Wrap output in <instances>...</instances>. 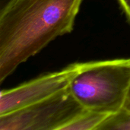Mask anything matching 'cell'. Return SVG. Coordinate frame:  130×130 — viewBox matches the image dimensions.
I'll return each instance as SVG.
<instances>
[{"label":"cell","mask_w":130,"mask_h":130,"mask_svg":"<svg viewBox=\"0 0 130 130\" xmlns=\"http://www.w3.org/2000/svg\"><path fill=\"white\" fill-rule=\"evenodd\" d=\"M83 0H8L0 11V82L69 34Z\"/></svg>","instance_id":"cell-1"},{"label":"cell","mask_w":130,"mask_h":130,"mask_svg":"<svg viewBox=\"0 0 130 130\" xmlns=\"http://www.w3.org/2000/svg\"><path fill=\"white\" fill-rule=\"evenodd\" d=\"M69 89L85 110L107 115L120 112L130 89V58L81 62Z\"/></svg>","instance_id":"cell-2"},{"label":"cell","mask_w":130,"mask_h":130,"mask_svg":"<svg viewBox=\"0 0 130 130\" xmlns=\"http://www.w3.org/2000/svg\"><path fill=\"white\" fill-rule=\"evenodd\" d=\"M85 110L67 88L40 102L0 116V130H62Z\"/></svg>","instance_id":"cell-3"},{"label":"cell","mask_w":130,"mask_h":130,"mask_svg":"<svg viewBox=\"0 0 130 130\" xmlns=\"http://www.w3.org/2000/svg\"><path fill=\"white\" fill-rule=\"evenodd\" d=\"M81 63L76 62L50 73L40 75L15 88L0 93V116L21 110L69 88L79 72Z\"/></svg>","instance_id":"cell-4"},{"label":"cell","mask_w":130,"mask_h":130,"mask_svg":"<svg viewBox=\"0 0 130 130\" xmlns=\"http://www.w3.org/2000/svg\"><path fill=\"white\" fill-rule=\"evenodd\" d=\"M110 115L85 110L75 119L64 126L62 130H97L98 127Z\"/></svg>","instance_id":"cell-5"},{"label":"cell","mask_w":130,"mask_h":130,"mask_svg":"<svg viewBox=\"0 0 130 130\" xmlns=\"http://www.w3.org/2000/svg\"><path fill=\"white\" fill-rule=\"evenodd\" d=\"M97 130H130V110L123 108L120 112L110 115Z\"/></svg>","instance_id":"cell-6"},{"label":"cell","mask_w":130,"mask_h":130,"mask_svg":"<svg viewBox=\"0 0 130 130\" xmlns=\"http://www.w3.org/2000/svg\"><path fill=\"white\" fill-rule=\"evenodd\" d=\"M117 1L130 24V0H117Z\"/></svg>","instance_id":"cell-7"},{"label":"cell","mask_w":130,"mask_h":130,"mask_svg":"<svg viewBox=\"0 0 130 130\" xmlns=\"http://www.w3.org/2000/svg\"><path fill=\"white\" fill-rule=\"evenodd\" d=\"M124 109H126L127 110H130V89L129 94H128L126 101V104H125V106H124Z\"/></svg>","instance_id":"cell-8"}]
</instances>
